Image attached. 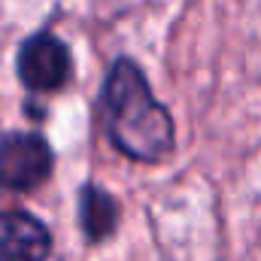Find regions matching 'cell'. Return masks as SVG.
<instances>
[{"label": "cell", "instance_id": "6da1fadb", "mask_svg": "<svg viewBox=\"0 0 261 261\" xmlns=\"http://www.w3.org/2000/svg\"><path fill=\"white\" fill-rule=\"evenodd\" d=\"M103 130L116 152L137 164H161L176 149V122L155 97L143 67L119 55L100 85Z\"/></svg>", "mask_w": 261, "mask_h": 261}, {"label": "cell", "instance_id": "277c9868", "mask_svg": "<svg viewBox=\"0 0 261 261\" xmlns=\"http://www.w3.org/2000/svg\"><path fill=\"white\" fill-rule=\"evenodd\" d=\"M52 252V234L46 222L24 210L0 213V261H46Z\"/></svg>", "mask_w": 261, "mask_h": 261}, {"label": "cell", "instance_id": "7a4b0ae2", "mask_svg": "<svg viewBox=\"0 0 261 261\" xmlns=\"http://www.w3.org/2000/svg\"><path fill=\"white\" fill-rule=\"evenodd\" d=\"M15 76L28 94H58L73 79V52L55 31H34L18 43Z\"/></svg>", "mask_w": 261, "mask_h": 261}, {"label": "cell", "instance_id": "5b68a950", "mask_svg": "<svg viewBox=\"0 0 261 261\" xmlns=\"http://www.w3.org/2000/svg\"><path fill=\"white\" fill-rule=\"evenodd\" d=\"M122 219L119 200L97 182H85L79 189V228L88 243H103L116 234Z\"/></svg>", "mask_w": 261, "mask_h": 261}, {"label": "cell", "instance_id": "3957f363", "mask_svg": "<svg viewBox=\"0 0 261 261\" xmlns=\"http://www.w3.org/2000/svg\"><path fill=\"white\" fill-rule=\"evenodd\" d=\"M55 170V149L40 130L0 134V189L28 195Z\"/></svg>", "mask_w": 261, "mask_h": 261}]
</instances>
